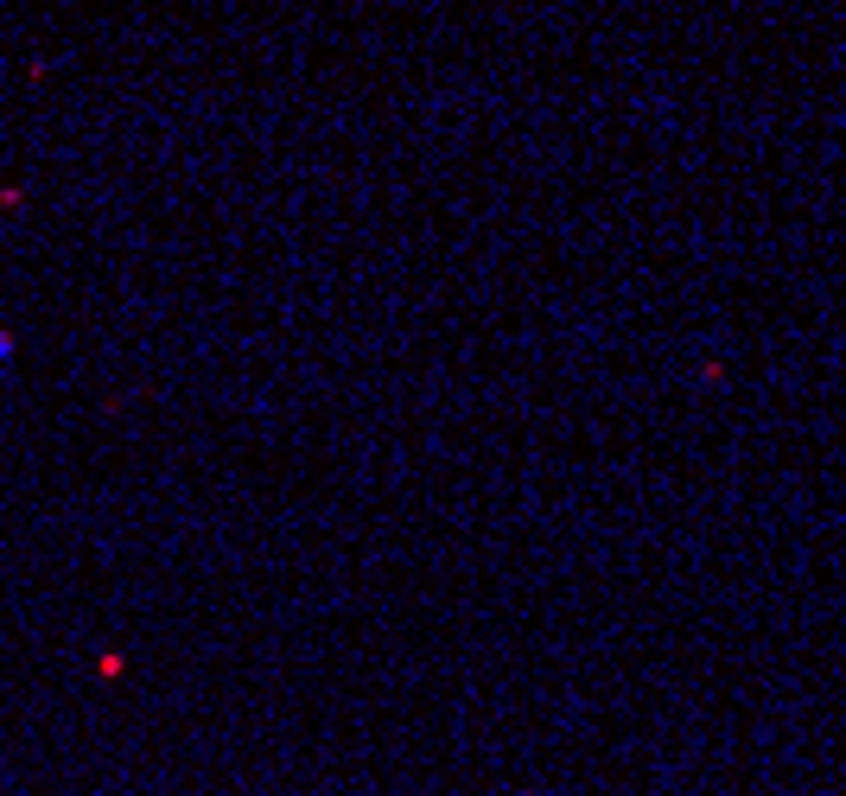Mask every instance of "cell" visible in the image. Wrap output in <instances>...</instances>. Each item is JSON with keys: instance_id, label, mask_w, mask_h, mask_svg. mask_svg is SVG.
I'll return each instance as SVG.
<instances>
[{"instance_id": "6da1fadb", "label": "cell", "mask_w": 846, "mask_h": 796, "mask_svg": "<svg viewBox=\"0 0 846 796\" xmlns=\"http://www.w3.org/2000/svg\"><path fill=\"white\" fill-rule=\"evenodd\" d=\"M7 351H13V344H7V332H0V364H7Z\"/></svg>"}]
</instances>
